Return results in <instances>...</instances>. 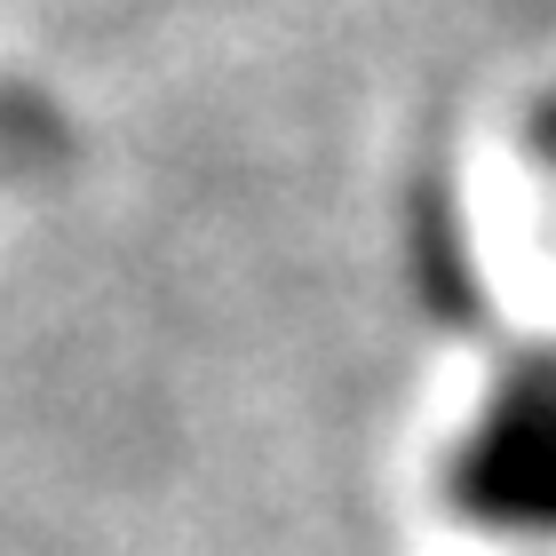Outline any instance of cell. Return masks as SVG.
<instances>
[{"label": "cell", "mask_w": 556, "mask_h": 556, "mask_svg": "<svg viewBox=\"0 0 556 556\" xmlns=\"http://www.w3.org/2000/svg\"><path fill=\"white\" fill-rule=\"evenodd\" d=\"M453 493L477 525L556 548V342L525 350L485 390L453 462Z\"/></svg>", "instance_id": "6da1fadb"}, {"label": "cell", "mask_w": 556, "mask_h": 556, "mask_svg": "<svg viewBox=\"0 0 556 556\" xmlns=\"http://www.w3.org/2000/svg\"><path fill=\"white\" fill-rule=\"evenodd\" d=\"M533 143H541V167L556 175V96L541 104V119H533Z\"/></svg>", "instance_id": "7a4b0ae2"}]
</instances>
